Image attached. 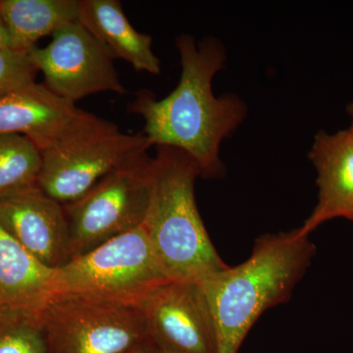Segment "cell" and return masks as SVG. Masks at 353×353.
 I'll use <instances>...</instances> for the list:
<instances>
[{"label":"cell","instance_id":"21","mask_svg":"<svg viewBox=\"0 0 353 353\" xmlns=\"http://www.w3.org/2000/svg\"><path fill=\"white\" fill-rule=\"evenodd\" d=\"M145 343L139 345V347L132 348V350H130V352L126 353H145Z\"/></svg>","mask_w":353,"mask_h":353},{"label":"cell","instance_id":"12","mask_svg":"<svg viewBox=\"0 0 353 353\" xmlns=\"http://www.w3.org/2000/svg\"><path fill=\"white\" fill-rule=\"evenodd\" d=\"M309 159L317 172L318 202L301 227L310 234L334 218L353 220V130L316 134Z\"/></svg>","mask_w":353,"mask_h":353},{"label":"cell","instance_id":"13","mask_svg":"<svg viewBox=\"0 0 353 353\" xmlns=\"http://www.w3.org/2000/svg\"><path fill=\"white\" fill-rule=\"evenodd\" d=\"M79 21L115 59L125 60L136 71L159 75L161 64L152 37L132 27L119 0H79Z\"/></svg>","mask_w":353,"mask_h":353},{"label":"cell","instance_id":"22","mask_svg":"<svg viewBox=\"0 0 353 353\" xmlns=\"http://www.w3.org/2000/svg\"><path fill=\"white\" fill-rule=\"evenodd\" d=\"M348 115L352 118V127H353V101L348 104L347 108Z\"/></svg>","mask_w":353,"mask_h":353},{"label":"cell","instance_id":"11","mask_svg":"<svg viewBox=\"0 0 353 353\" xmlns=\"http://www.w3.org/2000/svg\"><path fill=\"white\" fill-rule=\"evenodd\" d=\"M0 226L48 268L72 259L63 204L37 185L0 199Z\"/></svg>","mask_w":353,"mask_h":353},{"label":"cell","instance_id":"15","mask_svg":"<svg viewBox=\"0 0 353 353\" xmlns=\"http://www.w3.org/2000/svg\"><path fill=\"white\" fill-rule=\"evenodd\" d=\"M9 48L29 52L39 39L79 20V0H0Z\"/></svg>","mask_w":353,"mask_h":353},{"label":"cell","instance_id":"6","mask_svg":"<svg viewBox=\"0 0 353 353\" xmlns=\"http://www.w3.org/2000/svg\"><path fill=\"white\" fill-rule=\"evenodd\" d=\"M41 313L50 353H126L148 341L137 306L55 294Z\"/></svg>","mask_w":353,"mask_h":353},{"label":"cell","instance_id":"5","mask_svg":"<svg viewBox=\"0 0 353 353\" xmlns=\"http://www.w3.org/2000/svg\"><path fill=\"white\" fill-rule=\"evenodd\" d=\"M154 158H131L75 201L63 204L72 259L143 225L152 201Z\"/></svg>","mask_w":353,"mask_h":353},{"label":"cell","instance_id":"9","mask_svg":"<svg viewBox=\"0 0 353 353\" xmlns=\"http://www.w3.org/2000/svg\"><path fill=\"white\" fill-rule=\"evenodd\" d=\"M152 146L143 132L128 134L118 131L43 150L37 185L51 199L70 203Z\"/></svg>","mask_w":353,"mask_h":353},{"label":"cell","instance_id":"16","mask_svg":"<svg viewBox=\"0 0 353 353\" xmlns=\"http://www.w3.org/2000/svg\"><path fill=\"white\" fill-rule=\"evenodd\" d=\"M38 146L20 134H0V199L37 185L41 168Z\"/></svg>","mask_w":353,"mask_h":353},{"label":"cell","instance_id":"20","mask_svg":"<svg viewBox=\"0 0 353 353\" xmlns=\"http://www.w3.org/2000/svg\"><path fill=\"white\" fill-rule=\"evenodd\" d=\"M9 48L8 36H7L6 27L0 19V48Z\"/></svg>","mask_w":353,"mask_h":353},{"label":"cell","instance_id":"1","mask_svg":"<svg viewBox=\"0 0 353 353\" xmlns=\"http://www.w3.org/2000/svg\"><path fill=\"white\" fill-rule=\"evenodd\" d=\"M176 48L182 72L175 90L161 99L150 90H139L128 109L143 118V132L152 146L182 150L196 161L202 178H217L225 172L221 145L245 121L248 108L238 95L218 97L213 92V79L226 61L218 39L196 41L180 34Z\"/></svg>","mask_w":353,"mask_h":353},{"label":"cell","instance_id":"2","mask_svg":"<svg viewBox=\"0 0 353 353\" xmlns=\"http://www.w3.org/2000/svg\"><path fill=\"white\" fill-rule=\"evenodd\" d=\"M315 252L301 228L265 234L243 263L201 282L214 317L218 353H238L260 316L289 301Z\"/></svg>","mask_w":353,"mask_h":353},{"label":"cell","instance_id":"17","mask_svg":"<svg viewBox=\"0 0 353 353\" xmlns=\"http://www.w3.org/2000/svg\"><path fill=\"white\" fill-rule=\"evenodd\" d=\"M0 353H50L41 311L0 312Z\"/></svg>","mask_w":353,"mask_h":353},{"label":"cell","instance_id":"3","mask_svg":"<svg viewBox=\"0 0 353 353\" xmlns=\"http://www.w3.org/2000/svg\"><path fill=\"white\" fill-rule=\"evenodd\" d=\"M150 209L143 223L162 271L169 280L202 282L228 265L216 252L194 194L201 171L182 150L158 146Z\"/></svg>","mask_w":353,"mask_h":353},{"label":"cell","instance_id":"7","mask_svg":"<svg viewBox=\"0 0 353 353\" xmlns=\"http://www.w3.org/2000/svg\"><path fill=\"white\" fill-rule=\"evenodd\" d=\"M46 48L28 52L48 90L74 102L102 92L125 94L112 53L77 20L52 34Z\"/></svg>","mask_w":353,"mask_h":353},{"label":"cell","instance_id":"14","mask_svg":"<svg viewBox=\"0 0 353 353\" xmlns=\"http://www.w3.org/2000/svg\"><path fill=\"white\" fill-rule=\"evenodd\" d=\"M54 273L0 226V312L41 311L54 294Z\"/></svg>","mask_w":353,"mask_h":353},{"label":"cell","instance_id":"18","mask_svg":"<svg viewBox=\"0 0 353 353\" xmlns=\"http://www.w3.org/2000/svg\"><path fill=\"white\" fill-rule=\"evenodd\" d=\"M38 72L28 52L0 48V97L36 83Z\"/></svg>","mask_w":353,"mask_h":353},{"label":"cell","instance_id":"4","mask_svg":"<svg viewBox=\"0 0 353 353\" xmlns=\"http://www.w3.org/2000/svg\"><path fill=\"white\" fill-rule=\"evenodd\" d=\"M168 280L141 225L55 269L54 294H81L138 307L148 292Z\"/></svg>","mask_w":353,"mask_h":353},{"label":"cell","instance_id":"8","mask_svg":"<svg viewBox=\"0 0 353 353\" xmlns=\"http://www.w3.org/2000/svg\"><path fill=\"white\" fill-rule=\"evenodd\" d=\"M119 131L74 102L32 83L0 97V134H20L41 152Z\"/></svg>","mask_w":353,"mask_h":353},{"label":"cell","instance_id":"19","mask_svg":"<svg viewBox=\"0 0 353 353\" xmlns=\"http://www.w3.org/2000/svg\"><path fill=\"white\" fill-rule=\"evenodd\" d=\"M145 353H178L173 350L160 347L152 341H148L145 343Z\"/></svg>","mask_w":353,"mask_h":353},{"label":"cell","instance_id":"10","mask_svg":"<svg viewBox=\"0 0 353 353\" xmlns=\"http://www.w3.org/2000/svg\"><path fill=\"white\" fill-rule=\"evenodd\" d=\"M138 308L148 341L178 353H218L214 317L201 282L165 281Z\"/></svg>","mask_w":353,"mask_h":353},{"label":"cell","instance_id":"23","mask_svg":"<svg viewBox=\"0 0 353 353\" xmlns=\"http://www.w3.org/2000/svg\"><path fill=\"white\" fill-rule=\"evenodd\" d=\"M350 128H352V129L353 130V127L350 126Z\"/></svg>","mask_w":353,"mask_h":353}]
</instances>
